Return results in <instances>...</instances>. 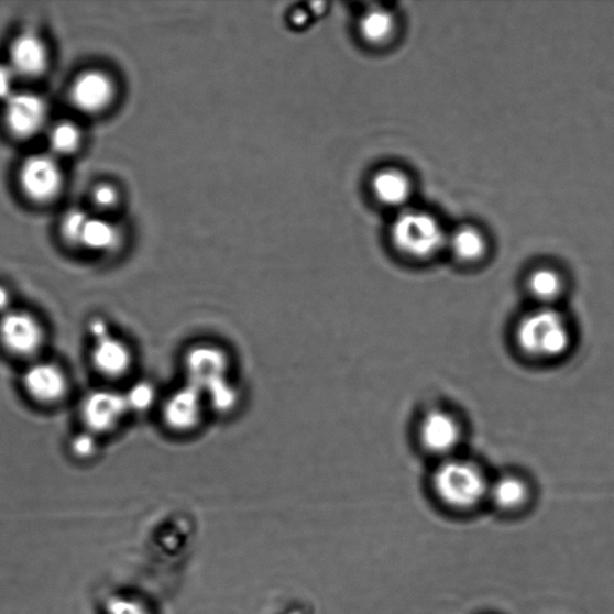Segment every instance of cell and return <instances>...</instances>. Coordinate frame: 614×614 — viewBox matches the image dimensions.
I'll use <instances>...</instances> for the list:
<instances>
[{"label": "cell", "instance_id": "6da1fadb", "mask_svg": "<svg viewBox=\"0 0 614 614\" xmlns=\"http://www.w3.org/2000/svg\"><path fill=\"white\" fill-rule=\"evenodd\" d=\"M514 339L525 355L550 362L569 353L573 332L568 317L557 306L536 305L517 320Z\"/></svg>", "mask_w": 614, "mask_h": 614}, {"label": "cell", "instance_id": "7a4b0ae2", "mask_svg": "<svg viewBox=\"0 0 614 614\" xmlns=\"http://www.w3.org/2000/svg\"><path fill=\"white\" fill-rule=\"evenodd\" d=\"M431 483L437 498L448 508L467 512L487 500L491 480L482 465L456 456L440 460Z\"/></svg>", "mask_w": 614, "mask_h": 614}, {"label": "cell", "instance_id": "3957f363", "mask_svg": "<svg viewBox=\"0 0 614 614\" xmlns=\"http://www.w3.org/2000/svg\"><path fill=\"white\" fill-rule=\"evenodd\" d=\"M395 248L412 260H430L447 248L448 234L431 213L407 209L398 213L391 231Z\"/></svg>", "mask_w": 614, "mask_h": 614}, {"label": "cell", "instance_id": "277c9868", "mask_svg": "<svg viewBox=\"0 0 614 614\" xmlns=\"http://www.w3.org/2000/svg\"><path fill=\"white\" fill-rule=\"evenodd\" d=\"M418 438L427 452L443 460L457 456L463 427L456 414L445 408H432L419 421Z\"/></svg>", "mask_w": 614, "mask_h": 614}, {"label": "cell", "instance_id": "5b68a950", "mask_svg": "<svg viewBox=\"0 0 614 614\" xmlns=\"http://www.w3.org/2000/svg\"><path fill=\"white\" fill-rule=\"evenodd\" d=\"M44 342L45 329L33 314L11 309L0 317V346L12 357L33 358Z\"/></svg>", "mask_w": 614, "mask_h": 614}, {"label": "cell", "instance_id": "8992f818", "mask_svg": "<svg viewBox=\"0 0 614 614\" xmlns=\"http://www.w3.org/2000/svg\"><path fill=\"white\" fill-rule=\"evenodd\" d=\"M22 191L32 201L46 204L56 198L63 185V173L53 154H36L24 160L20 169Z\"/></svg>", "mask_w": 614, "mask_h": 614}, {"label": "cell", "instance_id": "52a82bcc", "mask_svg": "<svg viewBox=\"0 0 614 614\" xmlns=\"http://www.w3.org/2000/svg\"><path fill=\"white\" fill-rule=\"evenodd\" d=\"M128 412L124 395L107 390L90 392L79 406L86 431L97 436L114 431Z\"/></svg>", "mask_w": 614, "mask_h": 614}, {"label": "cell", "instance_id": "ba28073f", "mask_svg": "<svg viewBox=\"0 0 614 614\" xmlns=\"http://www.w3.org/2000/svg\"><path fill=\"white\" fill-rule=\"evenodd\" d=\"M22 386L34 403L42 406H55L68 395L69 380L59 365L51 362H35L23 372Z\"/></svg>", "mask_w": 614, "mask_h": 614}, {"label": "cell", "instance_id": "9c48e42d", "mask_svg": "<svg viewBox=\"0 0 614 614\" xmlns=\"http://www.w3.org/2000/svg\"><path fill=\"white\" fill-rule=\"evenodd\" d=\"M47 106L34 92L17 91L6 101L4 118L12 135L32 138L45 125Z\"/></svg>", "mask_w": 614, "mask_h": 614}, {"label": "cell", "instance_id": "30bf717a", "mask_svg": "<svg viewBox=\"0 0 614 614\" xmlns=\"http://www.w3.org/2000/svg\"><path fill=\"white\" fill-rule=\"evenodd\" d=\"M114 97L112 79L102 72H86L75 79L70 98L77 110L98 113L111 103Z\"/></svg>", "mask_w": 614, "mask_h": 614}, {"label": "cell", "instance_id": "8fae6325", "mask_svg": "<svg viewBox=\"0 0 614 614\" xmlns=\"http://www.w3.org/2000/svg\"><path fill=\"white\" fill-rule=\"evenodd\" d=\"M48 53L43 40L33 33H24L13 40L9 52V65L19 78H35L47 69Z\"/></svg>", "mask_w": 614, "mask_h": 614}, {"label": "cell", "instance_id": "7c38bea8", "mask_svg": "<svg viewBox=\"0 0 614 614\" xmlns=\"http://www.w3.org/2000/svg\"><path fill=\"white\" fill-rule=\"evenodd\" d=\"M90 360L92 366L101 376L119 379L130 370L132 354L125 342L109 333V336L95 341Z\"/></svg>", "mask_w": 614, "mask_h": 614}, {"label": "cell", "instance_id": "4fadbf2b", "mask_svg": "<svg viewBox=\"0 0 614 614\" xmlns=\"http://www.w3.org/2000/svg\"><path fill=\"white\" fill-rule=\"evenodd\" d=\"M529 495V486L523 478L505 474L490 483L487 498L503 512H516L524 508Z\"/></svg>", "mask_w": 614, "mask_h": 614}, {"label": "cell", "instance_id": "5bb4252c", "mask_svg": "<svg viewBox=\"0 0 614 614\" xmlns=\"http://www.w3.org/2000/svg\"><path fill=\"white\" fill-rule=\"evenodd\" d=\"M373 195L379 201L390 207H399L408 201L412 186L404 172L388 168L373 177L371 183Z\"/></svg>", "mask_w": 614, "mask_h": 614}, {"label": "cell", "instance_id": "9a60e30c", "mask_svg": "<svg viewBox=\"0 0 614 614\" xmlns=\"http://www.w3.org/2000/svg\"><path fill=\"white\" fill-rule=\"evenodd\" d=\"M527 290L530 297L540 306H557L563 296L564 278L551 266H540L527 277Z\"/></svg>", "mask_w": 614, "mask_h": 614}, {"label": "cell", "instance_id": "2e32d148", "mask_svg": "<svg viewBox=\"0 0 614 614\" xmlns=\"http://www.w3.org/2000/svg\"><path fill=\"white\" fill-rule=\"evenodd\" d=\"M315 606L309 596L296 591H276L265 596L255 614H314Z\"/></svg>", "mask_w": 614, "mask_h": 614}, {"label": "cell", "instance_id": "e0dca14e", "mask_svg": "<svg viewBox=\"0 0 614 614\" xmlns=\"http://www.w3.org/2000/svg\"><path fill=\"white\" fill-rule=\"evenodd\" d=\"M120 240L122 233L114 223L90 217L83 235L81 248L91 252L107 253L118 249Z\"/></svg>", "mask_w": 614, "mask_h": 614}, {"label": "cell", "instance_id": "ac0fdd59", "mask_svg": "<svg viewBox=\"0 0 614 614\" xmlns=\"http://www.w3.org/2000/svg\"><path fill=\"white\" fill-rule=\"evenodd\" d=\"M447 248L452 256L464 263L482 260L486 252V240L473 227H463L448 237Z\"/></svg>", "mask_w": 614, "mask_h": 614}, {"label": "cell", "instance_id": "d6986e66", "mask_svg": "<svg viewBox=\"0 0 614 614\" xmlns=\"http://www.w3.org/2000/svg\"><path fill=\"white\" fill-rule=\"evenodd\" d=\"M395 20L388 10L369 9L359 23L360 34L370 44H382L394 33Z\"/></svg>", "mask_w": 614, "mask_h": 614}, {"label": "cell", "instance_id": "ffe728a7", "mask_svg": "<svg viewBox=\"0 0 614 614\" xmlns=\"http://www.w3.org/2000/svg\"><path fill=\"white\" fill-rule=\"evenodd\" d=\"M48 143L55 156L70 155L81 143V132L75 124L62 122L51 129Z\"/></svg>", "mask_w": 614, "mask_h": 614}, {"label": "cell", "instance_id": "44dd1931", "mask_svg": "<svg viewBox=\"0 0 614 614\" xmlns=\"http://www.w3.org/2000/svg\"><path fill=\"white\" fill-rule=\"evenodd\" d=\"M90 216L81 209L68 210L65 213L61 230L64 239L72 245L81 246V240Z\"/></svg>", "mask_w": 614, "mask_h": 614}, {"label": "cell", "instance_id": "7402d4cb", "mask_svg": "<svg viewBox=\"0 0 614 614\" xmlns=\"http://www.w3.org/2000/svg\"><path fill=\"white\" fill-rule=\"evenodd\" d=\"M97 437V435L88 431L77 434L70 442L73 456L79 460H90L95 458L99 451Z\"/></svg>", "mask_w": 614, "mask_h": 614}, {"label": "cell", "instance_id": "603a6c76", "mask_svg": "<svg viewBox=\"0 0 614 614\" xmlns=\"http://www.w3.org/2000/svg\"><path fill=\"white\" fill-rule=\"evenodd\" d=\"M125 402L130 409H143L151 403L152 392L143 383L136 384L124 395Z\"/></svg>", "mask_w": 614, "mask_h": 614}, {"label": "cell", "instance_id": "cb8c5ba5", "mask_svg": "<svg viewBox=\"0 0 614 614\" xmlns=\"http://www.w3.org/2000/svg\"><path fill=\"white\" fill-rule=\"evenodd\" d=\"M19 76L8 64H0V99L7 101L15 95V85Z\"/></svg>", "mask_w": 614, "mask_h": 614}, {"label": "cell", "instance_id": "d4e9b609", "mask_svg": "<svg viewBox=\"0 0 614 614\" xmlns=\"http://www.w3.org/2000/svg\"><path fill=\"white\" fill-rule=\"evenodd\" d=\"M118 193L110 184H100L92 191V202L101 209H110L117 205Z\"/></svg>", "mask_w": 614, "mask_h": 614}, {"label": "cell", "instance_id": "484cf974", "mask_svg": "<svg viewBox=\"0 0 614 614\" xmlns=\"http://www.w3.org/2000/svg\"><path fill=\"white\" fill-rule=\"evenodd\" d=\"M88 330L92 341L99 340L111 333L109 325L102 318H92L88 325Z\"/></svg>", "mask_w": 614, "mask_h": 614}, {"label": "cell", "instance_id": "4316f807", "mask_svg": "<svg viewBox=\"0 0 614 614\" xmlns=\"http://www.w3.org/2000/svg\"><path fill=\"white\" fill-rule=\"evenodd\" d=\"M11 292L4 285H0V314L4 315L11 310Z\"/></svg>", "mask_w": 614, "mask_h": 614}, {"label": "cell", "instance_id": "83f0119b", "mask_svg": "<svg viewBox=\"0 0 614 614\" xmlns=\"http://www.w3.org/2000/svg\"><path fill=\"white\" fill-rule=\"evenodd\" d=\"M305 13L304 12H296L295 15H293V22H295L298 25H301L305 22Z\"/></svg>", "mask_w": 614, "mask_h": 614}]
</instances>
